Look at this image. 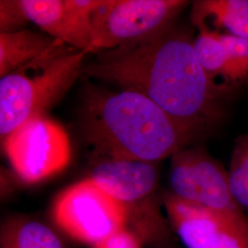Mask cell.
<instances>
[{
	"label": "cell",
	"mask_w": 248,
	"mask_h": 248,
	"mask_svg": "<svg viewBox=\"0 0 248 248\" xmlns=\"http://www.w3.org/2000/svg\"><path fill=\"white\" fill-rule=\"evenodd\" d=\"M193 42L170 27L140 43L97 53L83 73L142 94L198 138L221 121L226 88L205 73Z\"/></svg>",
	"instance_id": "cell-1"
},
{
	"label": "cell",
	"mask_w": 248,
	"mask_h": 248,
	"mask_svg": "<svg viewBox=\"0 0 248 248\" xmlns=\"http://www.w3.org/2000/svg\"><path fill=\"white\" fill-rule=\"evenodd\" d=\"M81 131L93 163L132 160L157 164L197 139L151 99L131 89L88 92Z\"/></svg>",
	"instance_id": "cell-2"
},
{
	"label": "cell",
	"mask_w": 248,
	"mask_h": 248,
	"mask_svg": "<svg viewBox=\"0 0 248 248\" xmlns=\"http://www.w3.org/2000/svg\"><path fill=\"white\" fill-rule=\"evenodd\" d=\"M85 51L55 41L34 60L0 79L1 140L56 104L83 73Z\"/></svg>",
	"instance_id": "cell-3"
},
{
	"label": "cell",
	"mask_w": 248,
	"mask_h": 248,
	"mask_svg": "<svg viewBox=\"0 0 248 248\" xmlns=\"http://www.w3.org/2000/svg\"><path fill=\"white\" fill-rule=\"evenodd\" d=\"M183 0H102L91 15L93 53L140 43L174 26Z\"/></svg>",
	"instance_id": "cell-4"
},
{
	"label": "cell",
	"mask_w": 248,
	"mask_h": 248,
	"mask_svg": "<svg viewBox=\"0 0 248 248\" xmlns=\"http://www.w3.org/2000/svg\"><path fill=\"white\" fill-rule=\"evenodd\" d=\"M52 216L59 230L91 248L126 228L127 223L124 204L89 177L55 198Z\"/></svg>",
	"instance_id": "cell-5"
},
{
	"label": "cell",
	"mask_w": 248,
	"mask_h": 248,
	"mask_svg": "<svg viewBox=\"0 0 248 248\" xmlns=\"http://www.w3.org/2000/svg\"><path fill=\"white\" fill-rule=\"evenodd\" d=\"M2 143L13 171L27 184L40 183L60 174L71 160L68 134L47 115L27 121Z\"/></svg>",
	"instance_id": "cell-6"
},
{
	"label": "cell",
	"mask_w": 248,
	"mask_h": 248,
	"mask_svg": "<svg viewBox=\"0 0 248 248\" xmlns=\"http://www.w3.org/2000/svg\"><path fill=\"white\" fill-rule=\"evenodd\" d=\"M162 198L173 232L186 248H248V219L244 211H214L170 191Z\"/></svg>",
	"instance_id": "cell-7"
},
{
	"label": "cell",
	"mask_w": 248,
	"mask_h": 248,
	"mask_svg": "<svg viewBox=\"0 0 248 248\" xmlns=\"http://www.w3.org/2000/svg\"><path fill=\"white\" fill-rule=\"evenodd\" d=\"M170 192L177 198L221 212L243 211L231 191L228 171L208 153L184 148L171 156Z\"/></svg>",
	"instance_id": "cell-8"
},
{
	"label": "cell",
	"mask_w": 248,
	"mask_h": 248,
	"mask_svg": "<svg viewBox=\"0 0 248 248\" xmlns=\"http://www.w3.org/2000/svg\"><path fill=\"white\" fill-rule=\"evenodd\" d=\"M29 21L73 48L93 53L90 18L102 0H19Z\"/></svg>",
	"instance_id": "cell-9"
},
{
	"label": "cell",
	"mask_w": 248,
	"mask_h": 248,
	"mask_svg": "<svg viewBox=\"0 0 248 248\" xmlns=\"http://www.w3.org/2000/svg\"><path fill=\"white\" fill-rule=\"evenodd\" d=\"M93 164L89 179L124 206L158 193L156 164L132 160H101Z\"/></svg>",
	"instance_id": "cell-10"
},
{
	"label": "cell",
	"mask_w": 248,
	"mask_h": 248,
	"mask_svg": "<svg viewBox=\"0 0 248 248\" xmlns=\"http://www.w3.org/2000/svg\"><path fill=\"white\" fill-rule=\"evenodd\" d=\"M0 248H67L50 224L27 215H12L0 227Z\"/></svg>",
	"instance_id": "cell-11"
},
{
	"label": "cell",
	"mask_w": 248,
	"mask_h": 248,
	"mask_svg": "<svg viewBox=\"0 0 248 248\" xmlns=\"http://www.w3.org/2000/svg\"><path fill=\"white\" fill-rule=\"evenodd\" d=\"M56 40L28 29L0 33V77L18 70L45 53Z\"/></svg>",
	"instance_id": "cell-12"
},
{
	"label": "cell",
	"mask_w": 248,
	"mask_h": 248,
	"mask_svg": "<svg viewBox=\"0 0 248 248\" xmlns=\"http://www.w3.org/2000/svg\"><path fill=\"white\" fill-rule=\"evenodd\" d=\"M191 19L194 26L213 21L232 35L248 40V0H203L193 5Z\"/></svg>",
	"instance_id": "cell-13"
},
{
	"label": "cell",
	"mask_w": 248,
	"mask_h": 248,
	"mask_svg": "<svg viewBox=\"0 0 248 248\" xmlns=\"http://www.w3.org/2000/svg\"><path fill=\"white\" fill-rule=\"evenodd\" d=\"M199 31L193 45L202 69L214 81L217 77L229 80L230 56L225 46L212 31Z\"/></svg>",
	"instance_id": "cell-14"
},
{
	"label": "cell",
	"mask_w": 248,
	"mask_h": 248,
	"mask_svg": "<svg viewBox=\"0 0 248 248\" xmlns=\"http://www.w3.org/2000/svg\"><path fill=\"white\" fill-rule=\"evenodd\" d=\"M228 176L235 202L248 213V133L241 135L235 142Z\"/></svg>",
	"instance_id": "cell-15"
},
{
	"label": "cell",
	"mask_w": 248,
	"mask_h": 248,
	"mask_svg": "<svg viewBox=\"0 0 248 248\" xmlns=\"http://www.w3.org/2000/svg\"><path fill=\"white\" fill-rule=\"evenodd\" d=\"M203 30V29H202ZM209 31V30H208ZM225 46L230 56L229 80L236 82L248 78V40L230 33L212 31Z\"/></svg>",
	"instance_id": "cell-16"
},
{
	"label": "cell",
	"mask_w": 248,
	"mask_h": 248,
	"mask_svg": "<svg viewBox=\"0 0 248 248\" xmlns=\"http://www.w3.org/2000/svg\"><path fill=\"white\" fill-rule=\"evenodd\" d=\"M28 21L19 0L0 1V33L21 31Z\"/></svg>",
	"instance_id": "cell-17"
},
{
	"label": "cell",
	"mask_w": 248,
	"mask_h": 248,
	"mask_svg": "<svg viewBox=\"0 0 248 248\" xmlns=\"http://www.w3.org/2000/svg\"><path fill=\"white\" fill-rule=\"evenodd\" d=\"M139 239L131 231L124 228L91 248H142Z\"/></svg>",
	"instance_id": "cell-18"
}]
</instances>
